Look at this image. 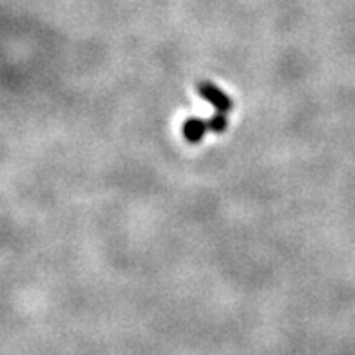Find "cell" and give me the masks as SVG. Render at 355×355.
<instances>
[{
    "mask_svg": "<svg viewBox=\"0 0 355 355\" xmlns=\"http://www.w3.org/2000/svg\"><path fill=\"white\" fill-rule=\"evenodd\" d=\"M207 124L208 131H213V133H223V131L227 129V116H225V113H222V111H217L213 118L207 120Z\"/></svg>",
    "mask_w": 355,
    "mask_h": 355,
    "instance_id": "3957f363",
    "label": "cell"
},
{
    "mask_svg": "<svg viewBox=\"0 0 355 355\" xmlns=\"http://www.w3.org/2000/svg\"><path fill=\"white\" fill-rule=\"evenodd\" d=\"M183 138L189 143H200L208 131V124L202 118H187L183 122Z\"/></svg>",
    "mask_w": 355,
    "mask_h": 355,
    "instance_id": "7a4b0ae2",
    "label": "cell"
},
{
    "mask_svg": "<svg viewBox=\"0 0 355 355\" xmlns=\"http://www.w3.org/2000/svg\"><path fill=\"white\" fill-rule=\"evenodd\" d=\"M197 93L203 100H207L208 104L214 105L222 113H228L234 107V102L228 98V94L217 85H214L213 82H208V80H200L197 82Z\"/></svg>",
    "mask_w": 355,
    "mask_h": 355,
    "instance_id": "6da1fadb",
    "label": "cell"
}]
</instances>
